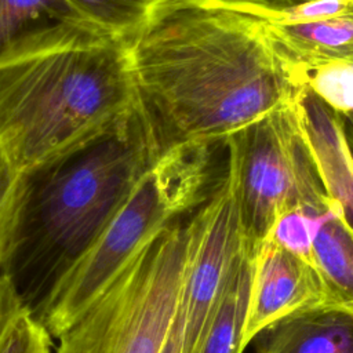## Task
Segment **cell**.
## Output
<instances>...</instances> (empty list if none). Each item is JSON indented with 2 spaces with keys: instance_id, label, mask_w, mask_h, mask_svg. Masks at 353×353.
Returning a JSON list of instances; mask_svg holds the SVG:
<instances>
[{
  "instance_id": "cell-1",
  "label": "cell",
  "mask_w": 353,
  "mask_h": 353,
  "mask_svg": "<svg viewBox=\"0 0 353 353\" xmlns=\"http://www.w3.org/2000/svg\"><path fill=\"white\" fill-rule=\"evenodd\" d=\"M127 46L159 157L185 143H225L303 85L266 22L232 4L167 0Z\"/></svg>"
},
{
  "instance_id": "cell-2",
  "label": "cell",
  "mask_w": 353,
  "mask_h": 353,
  "mask_svg": "<svg viewBox=\"0 0 353 353\" xmlns=\"http://www.w3.org/2000/svg\"><path fill=\"white\" fill-rule=\"evenodd\" d=\"M157 159L137 106L101 137L21 174L1 269L33 316Z\"/></svg>"
},
{
  "instance_id": "cell-3",
  "label": "cell",
  "mask_w": 353,
  "mask_h": 353,
  "mask_svg": "<svg viewBox=\"0 0 353 353\" xmlns=\"http://www.w3.org/2000/svg\"><path fill=\"white\" fill-rule=\"evenodd\" d=\"M137 108L125 41L0 66V154L29 172L112 130Z\"/></svg>"
},
{
  "instance_id": "cell-4",
  "label": "cell",
  "mask_w": 353,
  "mask_h": 353,
  "mask_svg": "<svg viewBox=\"0 0 353 353\" xmlns=\"http://www.w3.org/2000/svg\"><path fill=\"white\" fill-rule=\"evenodd\" d=\"M212 146H175L141 176L101 236L34 314L52 336L70 328L168 225L210 197L216 185H211Z\"/></svg>"
},
{
  "instance_id": "cell-5",
  "label": "cell",
  "mask_w": 353,
  "mask_h": 353,
  "mask_svg": "<svg viewBox=\"0 0 353 353\" xmlns=\"http://www.w3.org/2000/svg\"><path fill=\"white\" fill-rule=\"evenodd\" d=\"M186 258V222L168 225L59 336L57 353H161Z\"/></svg>"
},
{
  "instance_id": "cell-6",
  "label": "cell",
  "mask_w": 353,
  "mask_h": 353,
  "mask_svg": "<svg viewBox=\"0 0 353 353\" xmlns=\"http://www.w3.org/2000/svg\"><path fill=\"white\" fill-rule=\"evenodd\" d=\"M223 145L236 174L243 234L252 255L287 212L330 210L292 102L233 134Z\"/></svg>"
},
{
  "instance_id": "cell-7",
  "label": "cell",
  "mask_w": 353,
  "mask_h": 353,
  "mask_svg": "<svg viewBox=\"0 0 353 353\" xmlns=\"http://www.w3.org/2000/svg\"><path fill=\"white\" fill-rule=\"evenodd\" d=\"M245 250L236 174L226 161L225 174L210 197L186 222V258L176 309L181 353H197Z\"/></svg>"
},
{
  "instance_id": "cell-8",
  "label": "cell",
  "mask_w": 353,
  "mask_h": 353,
  "mask_svg": "<svg viewBox=\"0 0 353 353\" xmlns=\"http://www.w3.org/2000/svg\"><path fill=\"white\" fill-rule=\"evenodd\" d=\"M251 265L244 347L274 323L328 303L323 283L310 262L277 240H263Z\"/></svg>"
},
{
  "instance_id": "cell-9",
  "label": "cell",
  "mask_w": 353,
  "mask_h": 353,
  "mask_svg": "<svg viewBox=\"0 0 353 353\" xmlns=\"http://www.w3.org/2000/svg\"><path fill=\"white\" fill-rule=\"evenodd\" d=\"M112 40L69 0H0V66Z\"/></svg>"
},
{
  "instance_id": "cell-10",
  "label": "cell",
  "mask_w": 353,
  "mask_h": 353,
  "mask_svg": "<svg viewBox=\"0 0 353 353\" xmlns=\"http://www.w3.org/2000/svg\"><path fill=\"white\" fill-rule=\"evenodd\" d=\"M292 106L325 196L353 232V153L345 123L305 84Z\"/></svg>"
},
{
  "instance_id": "cell-11",
  "label": "cell",
  "mask_w": 353,
  "mask_h": 353,
  "mask_svg": "<svg viewBox=\"0 0 353 353\" xmlns=\"http://www.w3.org/2000/svg\"><path fill=\"white\" fill-rule=\"evenodd\" d=\"M255 339L256 353H353V310L327 303L288 316Z\"/></svg>"
},
{
  "instance_id": "cell-12",
  "label": "cell",
  "mask_w": 353,
  "mask_h": 353,
  "mask_svg": "<svg viewBox=\"0 0 353 353\" xmlns=\"http://www.w3.org/2000/svg\"><path fill=\"white\" fill-rule=\"evenodd\" d=\"M269 34L288 66L298 74L334 62L353 63V10L306 23H268Z\"/></svg>"
},
{
  "instance_id": "cell-13",
  "label": "cell",
  "mask_w": 353,
  "mask_h": 353,
  "mask_svg": "<svg viewBox=\"0 0 353 353\" xmlns=\"http://www.w3.org/2000/svg\"><path fill=\"white\" fill-rule=\"evenodd\" d=\"M307 261L323 283L328 303L353 309V232L332 204L319 219Z\"/></svg>"
},
{
  "instance_id": "cell-14",
  "label": "cell",
  "mask_w": 353,
  "mask_h": 353,
  "mask_svg": "<svg viewBox=\"0 0 353 353\" xmlns=\"http://www.w3.org/2000/svg\"><path fill=\"white\" fill-rule=\"evenodd\" d=\"M252 254L245 250L237 261L212 321L197 353H243L244 325L251 285Z\"/></svg>"
},
{
  "instance_id": "cell-15",
  "label": "cell",
  "mask_w": 353,
  "mask_h": 353,
  "mask_svg": "<svg viewBox=\"0 0 353 353\" xmlns=\"http://www.w3.org/2000/svg\"><path fill=\"white\" fill-rule=\"evenodd\" d=\"M167 0H69L90 22L114 40L128 43Z\"/></svg>"
},
{
  "instance_id": "cell-16",
  "label": "cell",
  "mask_w": 353,
  "mask_h": 353,
  "mask_svg": "<svg viewBox=\"0 0 353 353\" xmlns=\"http://www.w3.org/2000/svg\"><path fill=\"white\" fill-rule=\"evenodd\" d=\"M51 334L25 309L0 342V353H51Z\"/></svg>"
},
{
  "instance_id": "cell-17",
  "label": "cell",
  "mask_w": 353,
  "mask_h": 353,
  "mask_svg": "<svg viewBox=\"0 0 353 353\" xmlns=\"http://www.w3.org/2000/svg\"><path fill=\"white\" fill-rule=\"evenodd\" d=\"M19 182L21 174L15 172L0 154V266L4 259L14 221Z\"/></svg>"
},
{
  "instance_id": "cell-18",
  "label": "cell",
  "mask_w": 353,
  "mask_h": 353,
  "mask_svg": "<svg viewBox=\"0 0 353 353\" xmlns=\"http://www.w3.org/2000/svg\"><path fill=\"white\" fill-rule=\"evenodd\" d=\"M25 309L12 281L0 266V342L11 324Z\"/></svg>"
},
{
  "instance_id": "cell-19",
  "label": "cell",
  "mask_w": 353,
  "mask_h": 353,
  "mask_svg": "<svg viewBox=\"0 0 353 353\" xmlns=\"http://www.w3.org/2000/svg\"><path fill=\"white\" fill-rule=\"evenodd\" d=\"M342 120L345 123V128H346V132H349V142H352L353 145V110L346 113L345 116H342Z\"/></svg>"
},
{
  "instance_id": "cell-20",
  "label": "cell",
  "mask_w": 353,
  "mask_h": 353,
  "mask_svg": "<svg viewBox=\"0 0 353 353\" xmlns=\"http://www.w3.org/2000/svg\"><path fill=\"white\" fill-rule=\"evenodd\" d=\"M200 1H215V3H223V4H239V3L261 1V0H200Z\"/></svg>"
},
{
  "instance_id": "cell-21",
  "label": "cell",
  "mask_w": 353,
  "mask_h": 353,
  "mask_svg": "<svg viewBox=\"0 0 353 353\" xmlns=\"http://www.w3.org/2000/svg\"><path fill=\"white\" fill-rule=\"evenodd\" d=\"M347 309H349V307H347ZM352 310H353V309H352Z\"/></svg>"
}]
</instances>
